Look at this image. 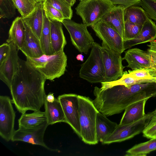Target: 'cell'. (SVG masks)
<instances>
[{"label":"cell","mask_w":156,"mask_h":156,"mask_svg":"<svg viewBox=\"0 0 156 156\" xmlns=\"http://www.w3.org/2000/svg\"><path fill=\"white\" fill-rule=\"evenodd\" d=\"M46 80L26 61L19 58L18 70L9 88L12 103L19 112L40 110L44 105Z\"/></svg>","instance_id":"1"},{"label":"cell","mask_w":156,"mask_h":156,"mask_svg":"<svg viewBox=\"0 0 156 156\" xmlns=\"http://www.w3.org/2000/svg\"><path fill=\"white\" fill-rule=\"evenodd\" d=\"M94 95L97 109L107 117L121 113L133 103L155 97L156 83L136 84L128 87L118 85L105 89L97 87Z\"/></svg>","instance_id":"2"},{"label":"cell","mask_w":156,"mask_h":156,"mask_svg":"<svg viewBox=\"0 0 156 156\" xmlns=\"http://www.w3.org/2000/svg\"><path fill=\"white\" fill-rule=\"evenodd\" d=\"M80 137L86 144L98 143L96 125L97 114L99 112L93 100L89 98L78 95Z\"/></svg>","instance_id":"3"},{"label":"cell","mask_w":156,"mask_h":156,"mask_svg":"<svg viewBox=\"0 0 156 156\" xmlns=\"http://www.w3.org/2000/svg\"><path fill=\"white\" fill-rule=\"evenodd\" d=\"M26 58L29 65L50 81L61 77L66 70L67 58L63 50L51 55H43L38 58Z\"/></svg>","instance_id":"4"},{"label":"cell","mask_w":156,"mask_h":156,"mask_svg":"<svg viewBox=\"0 0 156 156\" xmlns=\"http://www.w3.org/2000/svg\"><path fill=\"white\" fill-rule=\"evenodd\" d=\"M101 46L94 42L91 47L90 55L81 65L79 76L90 83L105 81V75L103 62Z\"/></svg>","instance_id":"5"},{"label":"cell","mask_w":156,"mask_h":156,"mask_svg":"<svg viewBox=\"0 0 156 156\" xmlns=\"http://www.w3.org/2000/svg\"><path fill=\"white\" fill-rule=\"evenodd\" d=\"M115 5L109 0H83L75 8L76 14L87 27L92 26L102 19Z\"/></svg>","instance_id":"6"},{"label":"cell","mask_w":156,"mask_h":156,"mask_svg":"<svg viewBox=\"0 0 156 156\" xmlns=\"http://www.w3.org/2000/svg\"><path fill=\"white\" fill-rule=\"evenodd\" d=\"M154 112H148L141 119L129 124H118L114 132L103 143L109 144L115 142H121L129 139L142 133L147 126Z\"/></svg>","instance_id":"7"},{"label":"cell","mask_w":156,"mask_h":156,"mask_svg":"<svg viewBox=\"0 0 156 156\" xmlns=\"http://www.w3.org/2000/svg\"><path fill=\"white\" fill-rule=\"evenodd\" d=\"M62 24L68 31L73 44L81 53L87 54L94 42L93 37L83 23L65 19Z\"/></svg>","instance_id":"8"},{"label":"cell","mask_w":156,"mask_h":156,"mask_svg":"<svg viewBox=\"0 0 156 156\" xmlns=\"http://www.w3.org/2000/svg\"><path fill=\"white\" fill-rule=\"evenodd\" d=\"M101 50L105 75V82L119 79L123 74L125 67L122 64L123 59L121 54L112 50L103 43Z\"/></svg>","instance_id":"9"},{"label":"cell","mask_w":156,"mask_h":156,"mask_svg":"<svg viewBox=\"0 0 156 156\" xmlns=\"http://www.w3.org/2000/svg\"><path fill=\"white\" fill-rule=\"evenodd\" d=\"M12 100L7 96H0V135L4 140H11L14 128L15 112Z\"/></svg>","instance_id":"10"},{"label":"cell","mask_w":156,"mask_h":156,"mask_svg":"<svg viewBox=\"0 0 156 156\" xmlns=\"http://www.w3.org/2000/svg\"><path fill=\"white\" fill-rule=\"evenodd\" d=\"M96 35L112 50L121 54L125 51L124 40L112 26L101 20L93 25Z\"/></svg>","instance_id":"11"},{"label":"cell","mask_w":156,"mask_h":156,"mask_svg":"<svg viewBox=\"0 0 156 156\" xmlns=\"http://www.w3.org/2000/svg\"><path fill=\"white\" fill-rule=\"evenodd\" d=\"M57 98L62 107L66 123L69 125L76 133L80 137L78 95L65 94L59 95Z\"/></svg>","instance_id":"12"},{"label":"cell","mask_w":156,"mask_h":156,"mask_svg":"<svg viewBox=\"0 0 156 156\" xmlns=\"http://www.w3.org/2000/svg\"><path fill=\"white\" fill-rule=\"evenodd\" d=\"M48 125L47 121L37 127L19 128L14 131L11 140L12 141H21L40 145L50 151H54V149L49 148L44 141V133Z\"/></svg>","instance_id":"13"},{"label":"cell","mask_w":156,"mask_h":156,"mask_svg":"<svg viewBox=\"0 0 156 156\" xmlns=\"http://www.w3.org/2000/svg\"><path fill=\"white\" fill-rule=\"evenodd\" d=\"M10 50L6 58L0 64V79L9 89L19 65L18 49L12 42L9 43Z\"/></svg>","instance_id":"14"},{"label":"cell","mask_w":156,"mask_h":156,"mask_svg":"<svg viewBox=\"0 0 156 156\" xmlns=\"http://www.w3.org/2000/svg\"><path fill=\"white\" fill-rule=\"evenodd\" d=\"M123 59L128 63L127 67L132 70L147 67L154 68L147 51L138 48H133L126 51Z\"/></svg>","instance_id":"15"},{"label":"cell","mask_w":156,"mask_h":156,"mask_svg":"<svg viewBox=\"0 0 156 156\" xmlns=\"http://www.w3.org/2000/svg\"><path fill=\"white\" fill-rule=\"evenodd\" d=\"M156 40V24L148 18L143 25L142 29L134 38L124 41L125 50L139 44Z\"/></svg>","instance_id":"16"},{"label":"cell","mask_w":156,"mask_h":156,"mask_svg":"<svg viewBox=\"0 0 156 156\" xmlns=\"http://www.w3.org/2000/svg\"><path fill=\"white\" fill-rule=\"evenodd\" d=\"M25 30V39L20 50L26 57L38 58L44 55L40 40L24 22Z\"/></svg>","instance_id":"17"},{"label":"cell","mask_w":156,"mask_h":156,"mask_svg":"<svg viewBox=\"0 0 156 156\" xmlns=\"http://www.w3.org/2000/svg\"><path fill=\"white\" fill-rule=\"evenodd\" d=\"M44 11L43 2H37L33 10L26 16L22 17L35 35L40 40L43 25Z\"/></svg>","instance_id":"18"},{"label":"cell","mask_w":156,"mask_h":156,"mask_svg":"<svg viewBox=\"0 0 156 156\" xmlns=\"http://www.w3.org/2000/svg\"><path fill=\"white\" fill-rule=\"evenodd\" d=\"M126 8L121 5H115L102 20L114 28L124 39L125 21L124 11Z\"/></svg>","instance_id":"19"},{"label":"cell","mask_w":156,"mask_h":156,"mask_svg":"<svg viewBox=\"0 0 156 156\" xmlns=\"http://www.w3.org/2000/svg\"><path fill=\"white\" fill-rule=\"evenodd\" d=\"M149 99H143L129 106L124 110L119 123L120 125L130 123L137 121L145 115L144 109Z\"/></svg>","instance_id":"20"},{"label":"cell","mask_w":156,"mask_h":156,"mask_svg":"<svg viewBox=\"0 0 156 156\" xmlns=\"http://www.w3.org/2000/svg\"><path fill=\"white\" fill-rule=\"evenodd\" d=\"M25 30L24 21L22 17H17L13 21L9 32L6 42L12 43L18 50L23 44L25 37Z\"/></svg>","instance_id":"21"},{"label":"cell","mask_w":156,"mask_h":156,"mask_svg":"<svg viewBox=\"0 0 156 156\" xmlns=\"http://www.w3.org/2000/svg\"><path fill=\"white\" fill-rule=\"evenodd\" d=\"M107 117L99 112L97 114L96 125L97 136L98 142L102 144L114 132L118 125Z\"/></svg>","instance_id":"22"},{"label":"cell","mask_w":156,"mask_h":156,"mask_svg":"<svg viewBox=\"0 0 156 156\" xmlns=\"http://www.w3.org/2000/svg\"><path fill=\"white\" fill-rule=\"evenodd\" d=\"M45 112L49 125L66 122L64 112L61 104L57 98L53 102H49L45 99L44 103Z\"/></svg>","instance_id":"23"},{"label":"cell","mask_w":156,"mask_h":156,"mask_svg":"<svg viewBox=\"0 0 156 156\" xmlns=\"http://www.w3.org/2000/svg\"><path fill=\"white\" fill-rule=\"evenodd\" d=\"M50 20L51 44L54 54L63 50L67 42L62 30V23Z\"/></svg>","instance_id":"24"},{"label":"cell","mask_w":156,"mask_h":156,"mask_svg":"<svg viewBox=\"0 0 156 156\" xmlns=\"http://www.w3.org/2000/svg\"><path fill=\"white\" fill-rule=\"evenodd\" d=\"M45 112L34 111L30 113L22 114L18 120L19 128H29L39 126L47 122Z\"/></svg>","instance_id":"25"},{"label":"cell","mask_w":156,"mask_h":156,"mask_svg":"<svg viewBox=\"0 0 156 156\" xmlns=\"http://www.w3.org/2000/svg\"><path fill=\"white\" fill-rule=\"evenodd\" d=\"M148 18L144 9L137 5L128 7L125 9L124 11L125 22L143 25Z\"/></svg>","instance_id":"26"},{"label":"cell","mask_w":156,"mask_h":156,"mask_svg":"<svg viewBox=\"0 0 156 156\" xmlns=\"http://www.w3.org/2000/svg\"><path fill=\"white\" fill-rule=\"evenodd\" d=\"M40 41L44 55L54 54L51 42L50 20L44 11L43 25Z\"/></svg>","instance_id":"27"},{"label":"cell","mask_w":156,"mask_h":156,"mask_svg":"<svg viewBox=\"0 0 156 156\" xmlns=\"http://www.w3.org/2000/svg\"><path fill=\"white\" fill-rule=\"evenodd\" d=\"M156 150V138L135 145L126 151V156H146Z\"/></svg>","instance_id":"28"},{"label":"cell","mask_w":156,"mask_h":156,"mask_svg":"<svg viewBox=\"0 0 156 156\" xmlns=\"http://www.w3.org/2000/svg\"><path fill=\"white\" fill-rule=\"evenodd\" d=\"M44 3L50 5L60 12L65 19L71 20L73 11L72 6L66 0H46Z\"/></svg>","instance_id":"29"},{"label":"cell","mask_w":156,"mask_h":156,"mask_svg":"<svg viewBox=\"0 0 156 156\" xmlns=\"http://www.w3.org/2000/svg\"><path fill=\"white\" fill-rule=\"evenodd\" d=\"M21 17H24L34 9L37 2L36 0H12Z\"/></svg>","instance_id":"30"},{"label":"cell","mask_w":156,"mask_h":156,"mask_svg":"<svg viewBox=\"0 0 156 156\" xmlns=\"http://www.w3.org/2000/svg\"><path fill=\"white\" fill-rule=\"evenodd\" d=\"M128 74L135 77L149 80L153 82L156 81V69L152 67H147L134 70H129Z\"/></svg>","instance_id":"31"},{"label":"cell","mask_w":156,"mask_h":156,"mask_svg":"<svg viewBox=\"0 0 156 156\" xmlns=\"http://www.w3.org/2000/svg\"><path fill=\"white\" fill-rule=\"evenodd\" d=\"M16 9L12 0H0L1 18L10 19L14 17Z\"/></svg>","instance_id":"32"},{"label":"cell","mask_w":156,"mask_h":156,"mask_svg":"<svg viewBox=\"0 0 156 156\" xmlns=\"http://www.w3.org/2000/svg\"><path fill=\"white\" fill-rule=\"evenodd\" d=\"M143 25L125 22L124 41L135 37L140 31Z\"/></svg>","instance_id":"33"},{"label":"cell","mask_w":156,"mask_h":156,"mask_svg":"<svg viewBox=\"0 0 156 156\" xmlns=\"http://www.w3.org/2000/svg\"><path fill=\"white\" fill-rule=\"evenodd\" d=\"M43 9L47 17L52 21L61 22L65 20L62 14L53 6L43 2Z\"/></svg>","instance_id":"34"},{"label":"cell","mask_w":156,"mask_h":156,"mask_svg":"<svg viewBox=\"0 0 156 156\" xmlns=\"http://www.w3.org/2000/svg\"><path fill=\"white\" fill-rule=\"evenodd\" d=\"M149 18L156 23V0H140L139 4Z\"/></svg>","instance_id":"35"},{"label":"cell","mask_w":156,"mask_h":156,"mask_svg":"<svg viewBox=\"0 0 156 156\" xmlns=\"http://www.w3.org/2000/svg\"><path fill=\"white\" fill-rule=\"evenodd\" d=\"M149 122L142 132L143 136L147 139L156 138V108Z\"/></svg>","instance_id":"36"},{"label":"cell","mask_w":156,"mask_h":156,"mask_svg":"<svg viewBox=\"0 0 156 156\" xmlns=\"http://www.w3.org/2000/svg\"><path fill=\"white\" fill-rule=\"evenodd\" d=\"M147 46V51L150 56L153 67L156 69V40L150 42Z\"/></svg>","instance_id":"37"},{"label":"cell","mask_w":156,"mask_h":156,"mask_svg":"<svg viewBox=\"0 0 156 156\" xmlns=\"http://www.w3.org/2000/svg\"><path fill=\"white\" fill-rule=\"evenodd\" d=\"M114 5H121L126 8L129 6L139 5L140 0H109Z\"/></svg>","instance_id":"38"},{"label":"cell","mask_w":156,"mask_h":156,"mask_svg":"<svg viewBox=\"0 0 156 156\" xmlns=\"http://www.w3.org/2000/svg\"><path fill=\"white\" fill-rule=\"evenodd\" d=\"M10 46L8 43H4L0 46V64L7 57L9 54Z\"/></svg>","instance_id":"39"},{"label":"cell","mask_w":156,"mask_h":156,"mask_svg":"<svg viewBox=\"0 0 156 156\" xmlns=\"http://www.w3.org/2000/svg\"><path fill=\"white\" fill-rule=\"evenodd\" d=\"M54 94L52 92H50L46 95L45 99L49 102H53L55 101V98L54 96Z\"/></svg>","instance_id":"40"},{"label":"cell","mask_w":156,"mask_h":156,"mask_svg":"<svg viewBox=\"0 0 156 156\" xmlns=\"http://www.w3.org/2000/svg\"><path fill=\"white\" fill-rule=\"evenodd\" d=\"M84 56L82 54H78L76 57V59L79 61L83 62V61Z\"/></svg>","instance_id":"41"},{"label":"cell","mask_w":156,"mask_h":156,"mask_svg":"<svg viewBox=\"0 0 156 156\" xmlns=\"http://www.w3.org/2000/svg\"><path fill=\"white\" fill-rule=\"evenodd\" d=\"M71 6H73L75 3L76 0H66Z\"/></svg>","instance_id":"42"},{"label":"cell","mask_w":156,"mask_h":156,"mask_svg":"<svg viewBox=\"0 0 156 156\" xmlns=\"http://www.w3.org/2000/svg\"><path fill=\"white\" fill-rule=\"evenodd\" d=\"M37 2H45L46 0H36Z\"/></svg>","instance_id":"43"},{"label":"cell","mask_w":156,"mask_h":156,"mask_svg":"<svg viewBox=\"0 0 156 156\" xmlns=\"http://www.w3.org/2000/svg\"><path fill=\"white\" fill-rule=\"evenodd\" d=\"M83 0H79V1H83Z\"/></svg>","instance_id":"44"},{"label":"cell","mask_w":156,"mask_h":156,"mask_svg":"<svg viewBox=\"0 0 156 156\" xmlns=\"http://www.w3.org/2000/svg\"><path fill=\"white\" fill-rule=\"evenodd\" d=\"M155 82L156 83V81H155Z\"/></svg>","instance_id":"45"}]
</instances>
